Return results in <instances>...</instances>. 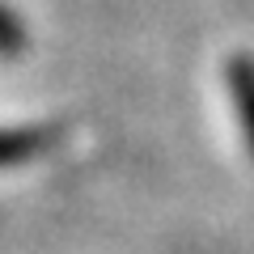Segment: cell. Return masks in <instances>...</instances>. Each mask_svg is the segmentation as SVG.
<instances>
[{"label":"cell","mask_w":254,"mask_h":254,"mask_svg":"<svg viewBox=\"0 0 254 254\" xmlns=\"http://www.w3.org/2000/svg\"><path fill=\"white\" fill-rule=\"evenodd\" d=\"M233 85H237V102H242L246 127H250V136H254V72L246 64H233Z\"/></svg>","instance_id":"3"},{"label":"cell","mask_w":254,"mask_h":254,"mask_svg":"<svg viewBox=\"0 0 254 254\" xmlns=\"http://www.w3.org/2000/svg\"><path fill=\"white\" fill-rule=\"evenodd\" d=\"M21 47H26V30H21L17 13L0 0V55L13 60V55H21Z\"/></svg>","instance_id":"2"},{"label":"cell","mask_w":254,"mask_h":254,"mask_svg":"<svg viewBox=\"0 0 254 254\" xmlns=\"http://www.w3.org/2000/svg\"><path fill=\"white\" fill-rule=\"evenodd\" d=\"M43 148H47L43 127H0V170L34 161Z\"/></svg>","instance_id":"1"}]
</instances>
